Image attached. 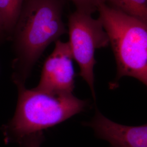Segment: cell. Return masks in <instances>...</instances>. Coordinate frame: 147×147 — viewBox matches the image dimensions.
<instances>
[{"label": "cell", "instance_id": "cell-1", "mask_svg": "<svg viewBox=\"0 0 147 147\" xmlns=\"http://www.w3.org/2000/svg\"><path fill=\"white\" fill-rule=\"evenodd\" d=\"M60 0H25L13 39L16 51L12 80L25 84L34 64L51 42L66 32Z\"/></svg>", "mask_w": 147, "mask_h": 147}, {"label": "cell", "instance_id": "cell-2", "mask_svg": "<svg viewBox=\"0 0 147 147\" xmlns=\"http://www.w3.org/2000/svg\"><path fill=\"white\" fill-rule=\"evenodd\" d=\"M15 114L2 127L5 142L20 144L27 137L58 124L84 111L87 101L72 94H54L17 86Z\"/></svg>", "mask_w": 147, "mask_h": 147}, {"label": "cell", "instance_id": "cell-3", "mask_svg": "<svg viewBox=\"0 0 147 147\" xmlns=\"http://www.w3.org/2000/svg\"><path fill=\"white\" fill-rule=\"evenodd\" d=\"M98 11L117 63V76L111 88L117 87L123 76L135 78L147 87V25L104 2Z\"/></svg>", "mask_w": 147, "mask_h": 147}, {"label": "cell", "instance_id": "cell-4", "mask_svg": "<svg viewBox=\"0 0 147 147\" xmlns=\"http://www.w3.org/2000/svg\"><path fill=\"white\" fill-rule=\"evenodd\" d=\"M68 27V42L73 58L79 64L80 75L88 84L95 99V52L109 45V37L99 18L95 19L82 11L76 10L70 15Z\"/></svg>", "mask_w": 147, "mask_h": 147}, {"label": "cell", "instance_id": "cell-5", "mask_svg": "<svg viewBox=\"0 0 147 147\" xmlns=\"http://www.w3.org/2000/svg\"><path fill=\"white\" fill-rule=\"evenodd\" d=\"M68 42H56L53 53L44 64L37 88L54 94H72L75 73Z\"/></svg>", "mask_w": 147, "mask_h": 147}, {"label": "cell", "instance_id": "cell-6", "mask_svg": "<svg viewBox=\"0 0 147 147\" xmlns=\"http://www.w3.org/2000/svg\"><path fill=\"white\" fill-rule=\"evenodd\" d=\"M86 125L91 127L96 136L107 141L112 147H147V124L137 126L121 125L96 110L94 118Z\"/></svg>", "mask_w": 147, "mask_h": 147}, {"label": "cell", "instance_id": "cell-7", "mask_svg": "<svg viewBox=\"0 0 147 147\" xmlns=\"http://www.w3.org/2000/svg\"><path fill=\"white\" fill-rule=\"evenodd\" d=\"M25 0H0V36L13 34Z\"/></svg>", "mask_w": 147, "mask_h": 147}, {"label": "cell", "instance_id": "cell-8", "mask_svg": "<svg viewBox=\"0 0 147 147\" xmlns=\"http://www.w3.org/2000/svg\"><path fill=\"white\" fill-rule=\"evenodd\" d=\"M104 2L147 26V0H104Z\"/></svg>", "mask_w": 147, "mask_h": 147}, {"label": "cell", "instance_id": "cell-9", "mask_svg": "<svg viewBox=\"0 0 147 147\" xmlns=\"http://www.w3.org/2000/svg\"><path fill=\"white\" fill-rule=\"evenodd\" d=\"M76 5L78 11H82L91 14L98 11V8L104 0H70Z\"/></svg>", "mask_w": 147, "mask_h": 147}, {"label": "cell", "instance_id": "cell-10", "mask_svg": "<svg viewBox=\"0 0 147 147\" xmlns=\"http://www.w3.org/2000/svg\"><path fill=\"white\" fill-rule=\"evenodd\" d=\"M44 139L43 134L41 132L27 137L20 144L24 147H40Z\"/></svg>", "mask_w": 147, "mask_h": 147}]
</instances>
